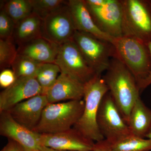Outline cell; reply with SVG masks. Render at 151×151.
I'll use <instances>...</instances> for the list:
<instances>
[{
	"label": "cell",
	"mask_w": 151,
	"mask_h": 151,
	"mask_svg": "<svg viewBox=\"0 0 151 151\" xmlns=\"http://www.w3.org/2000/svg\"><path fill=\"white\" fill-rule=\"evenodd\" d=\"M103 78L127 123L131 109L140 97V90L135 77L122 62L112 58Z\"/></svg>",
	"instance_id": "6da1fadb"
},
{
	"label": "cell",
	"mask_w": 151,
	"mask_h": 151,
	"mask_svg": "<svg viewBox=\"0 0 151 151\" xmlns=\"http://www.w3.org/2000/svg\"><path fill=\"white\" fill-rule=\"evenodd\" d=\"M109 89L101 75H95L84 84V111L73 128L93 142L105 139L97 123V115L102 99Z\"/></svg>",
	"instance_id": "7a4b0ae2"
},
{
	"label": "cell",
	"mask_w": 151,
	"mask_h": 151,
	"mask_svg": "<svg viewBox=\"0 0 151 151\" xmlns=\"http://www.w3.org/2000/svg\"><path fill=\"white\" fill-rule=\"evenodd\" d=\"M112 44L113 58L128 68L138 85L151 71V55L147 45L134 37L125 36L115 38Z\"/></svg>",
	"instance_id": "3957f363"
},
{
	"label": "cell",
	"mask_w": 151,
	"mask_h": 151,
	"mask_svg": "<svg viewBox=\"0 0 151 151\" xmlns=\"http://www.w3.org/2000/svg\"><path fill=\"white\" fill-rule=\"evenodd\" d=\"M84 100L48 104L44 109L37 126L33 131L40 134H52L72 129L84 111Z\"/></svg>",
	"instance_id": "277c9868"
},
{
	"label": "cell",
	"mask_w": 151,
	"mask_h": 151,
	"mask_svg": "<svg viewBox=\"0 0 151 151\" xmlns=\"http://www.w3.org/2000/svg\"><path fill=\"white\" fill-rule=\"evenodd\" d=\"M123 6V36L134 37L147 45L151 41L150 1L121 0Z\"/></svg>",
	"instance_id": "5b68a950"
},
{
	"label": "cell",
	"mask_w": 151,
	"mask_h": 151,
	"mask_svg": "<svg viewBox=\"0 0 151 151\" xmlns=\"http://www.w3.org/2000/svg\"><path fill=\"white\" fill-rule=\"evenodd\" d=\"M73 40L96 75H101L108 70L114 53L112 44L78 31Z\"/></svg>",
	"instance_id": "8992f818"
},
{
	"label": "cell",
	"mask_w": 151,
	"mask_h": 151,
	"mask_svg": "<svg viewBox=\"0 0 151 151\" xmlns=\"http://www.w3.org/2000/svg\"><path fill=\"white\" fill-rule=\"evenodd\" d=\"M97 27L114 38L123 36V6L121 0H84Z\"/></svg>",
	"instance_id": "52a82bcc"
},
{
	"label": "cell",
	"mask_w": 151,
	"mask_h": 151,
	"mask_svg": "<svg viewBox=\"0 0 151 151\" xmlns=\"http://www.w3.org/2000/svg\"><path fill=\"white\" fill-rule=\"evenodd\" d=\"M97 123L105 139L109 142L132 134L109 92L104 96L100 103Z\"/></svg>",
	"instance_id": "ba28073f"
},
{
	"label": "cell",
	"mask_w": 151,
	"mask_h": 151,
	"mask_svg": "<svg viewBox=\"0 0 151 151\" xmlns=\"http://www.w3.org/2000/svg\"><path fill=\"white\" fill-rule=\"evenodd\" d=\"M54 63L61 72L84 84L96 75L73 40L60 45Z\"/></svg>",
	"instance_id": "9c48e42d"
},
{
	"label": "cell",
	"mask_w": 151,
	"mask_h": 151,
	"mask_svg": "<svg viewBox=\"0 0 151 151\" xmlns=\"http://www.w3.org/2000/svg\"><path fill=\"white\" fill-rule=\"evenodd\" d=\"M42 35L58 45L73 40L76 30L67 4L42 20Z\"/></svg>",
	"instance_id": "30bf717a"
},
{
	"label": "cell",
	"mask_w": 151,
	"mask_h": 151,
	"mask_svg": "<svg viewBox=\"0 0 151 151\" xmlns=\"http://www.w3.org/2000/svg\"><path fill=\"white\" fill-rule=\"evenodd\" d=\"M42 147L63 151H92L94 143L74 128L52 134H40Z\"/></svg>",
	"instance_id": "8fae6325"
},
{
	"label": "cell",
	"mask_w": 151,
	"mask_h": 151,
	"mask_svg": "<svg viewBox=\"0 0 151 151\" xmlns=\"http://www.w3.org/2000/svg\"><path fill=\"white\" fill-rule=\"evenodd\" d=\"M0 134L19 144L24 151L40 150V134L16 122L8 112L1 113Z\"/></svg>",
	"instance_id": "7c38bea8"
},
{
	"label": "cell",
	"mask_w": 151,
	"mask_h": 151,
	"mask_svg": "<svg viewBox=\"0 0 151 151\" xmlns=\"http://www.w3.org/2000/svg\"><path fill=\"white\" fill-rule=\"evenodd\" d=\"M42 94L35 77L17 78L16 81L0 94V113L7 112L15 105L33 97Z\"/></svg>",
	"instance_id": "4fadbf2b"
},
{
	"label": "cell",
	"mask_w": 151,
	"mask_h": 151,
	"mask_svg": "<svg viewBox=\"0 0 151 151\" xmlns=\"http://www.w3.org/2000/svg\"><path fill=\"white\" fill-rule=\"evenodd\" d=\"M49 103L45 94H38L15 105L7 111L19 124L33 131L37 126Z\"/></svg>",
	"instance_id": "5bb4252c"
},
{
	"label": "cell",
	"mask_w": 151,
	"mask_h": 151,
	"mask_svg": "<svg viewBox=\"0 0 151 151\" xmlns=\"http://www.w3.org/2000/svg\"><path fill=\"white\" fill-rule=\"evenodd\" d=\"M45 95L49 104L83 100L84 84L65 73H60Z\"/></svg>",
	"instance_id": "9a60e30c"
},
{
	"label": "cell",
	"mask_w": 151,
	"mask_h": 151,
	"mask_svg": "<svg viewBox=\"0 0 151 151\" xmlns=\"http://www.w3.org/2000/svg\"><path fill=\"white\" fill-rule=\"evenodd\" d=\"M67 6L76 31L92 35L100 40L112 43L115 38L103 32L97 27L84 0H69L68 1Z\"/></svg>",
	"instance_id": "2e32d148"
},
{
	"label": "cell",
	"mask_w": 151,
	"mask_h": 151,
	"mask_svg": "<svg viewBox=\"0 0 151 151\" xmlns=\"http://www.w3.org/2000/svg\"><path fill=\"white\" fill-rule=\"evenodd\" d=\"M59 46L42 37L18 46V54L40 63H54Z\"/></svg>",
	"instance_id": "e0dca14e"
},
{
	"label": "cell",
	"mask_w": 151,
	"mask_h": 151,
	"mask_svg": "<svg viewBox=\"0 0 151 151\" xmlns=\"http://www.w3.org/2000/svg\"><path fill=\"white\" fill-rule=\"evenodd\" d=\"M127 124L132 134L145 138L148 133L151 127V110L140 97L131 109Z\"/></svg>",
	"instance_id": "ac0fdd59"
},
{
	"label": "cell",
	"mask_w": 151,
	"mask_h": 151,
	"mask_svg": "<svg viewBox=\"0 0 151 151\" xmlns=\"http://www.w3.org/2000/svg\"><path fill=\"white\" fill-rule=\"evenodd\" d=\"M42 20L33 12L15 25L13 35L14 42L18 46L42 35Z\"/></svg>",
	"instance_id": "d6986e66"
},
{
	"label": "cell",
	"mask_w": 151,
	"mask_h": 151,
	"mask_svg": "<svg viewBox=\"0 0 151 151\" xmlns=\"http://www.w3.org/2000/svg\"><path fill=\"white\" fill-rule=\"evenodd\" d=\"M106 141L114 151H151V139H145L132 134L111 142Z\"/></svg>",
	"instance_id": "ffe728a7"
},
{
	"label": "cell",
	"mask_w": 151,
	"mask_h": 151,
	"mask_svg": "<svg viewBox=\"0 0 151 151\" xmlns=\"http://www.w3.org/2000/svg\"><path fill=\"white\" fill-rule=\"evenodd\" d=\"M1 9L8 15L15 25L33 13L30 0L8 1L4 3Z\"/></svg>",
	"instance_id": "44dd1931"
},
{
	"label": "cell",
	"mask_w": 151,
	"mask_h": 151,
	"mask_svg": "<svg viewBox=\"0 0 151 151\" xmlns=\"http://www.w3.org/2000/svg\"><path fill=\"white\" fill-rule=\"evenodd\" d=\"M60 73V68L55 63H42L40 65L35 78L41 87L42 94L45 95L49 89L55 83Z\"/></svg>",
	"instance_id": "7402d4cb"
},
{
	"label": "cell",
	"mask_w": 151,
	"mask_h": 151,
	"mask_svg": "<svg viewBox=\"0 0 151 151\" xmlns=\"http://www.w3.org/2000/svg\"><path fill=\"white\" fill-rule=\"evenodd\" d=\"M42 64L27 57L18 54L12 68L17 78L35 77Z\"/></svg>",
	"instance_id": "603a6c76"
},
{
	"label": "cell",
	"mask_w": 151,
	"mask_h": 151,
	"mask_svg": "<svg viewBox=\"0 0 151 151\" xmlns=\"http://www.w3.org/2000/svg\"><path fill=\"white\" fill-rule=\"evenodd\" d=\"M34 13L42 20L66 5L68 1L63 0H30Z\"/></svg>",
	"instance_id": "cb8c5ba5"
},
{
	"label": "cell",
	"mask_w": 151,
	"mask_h": 151,
	"mask_svg": "<svg viewBox=\"0 0 151 151\" xmlns=\"http://www.w3.org/2000/svg\"><path fill=\"white\" fill-rule=\"evenodd\" d=\"M18 55L17 48L13 38L0 39V68L4 70L12 67Z\"/></svg>",
	"instance_id": "d4e9b609"
},
{
	"label": "cell",
	"mask_w": 151,
	"mask_h": 151,
	"mask_svg": "<svg viewBox=\"0 0 151 151\" xmlns=\"http://www.w3.org/2000/svg\"><path fill=\"white\" fill-rule=\"evenodd\" d=\"M15 24L8 15L3 10L0 12V39L12 38Z\"/></svg>",
	"instance_id": "484cf974"
},
{
	"label": "cell",
	"mask_w": 151,
	"mask_h": 151,
	"mask_svg": "<svg viewBox=\"0 0 151 151\" xmlns=\"http://www.w3.org/2000/svg\"><path fill=\"white\" fill-rule=\"evenodd\" d=\"M17 77L12 69L7 68L1 70L0 73V86L6 89L16 81Z\"/></svg>",
	"instance_id": "4316f807"
},
{
	"label": "cell",
	"mask_w": 151,
	"mask_h": 151,
	"mask_svg": "<svg viewBox=\"0 0 151 151\" xmlns=\"http://www.w3.org/2000/svg\"><path fill=\"white\" fill-rule=\"evenodd\" d=\"M92 151H114L105 139L94 143Z\"/></svg>",
	"instance_id": "83f0119b"
},
{
	"label": "cell",
	"mask_w": 151,
	"mask_h": 151,
	"mask_svg": "<svg viewBox=\"0 0 151 151\" xmlns=\"http://www.w3.org/2000/svg\"><path fill=\"white\" fill-rule=\"evenodd\" d=\"M150 2L151 5V1H150ZM148 47L151 55V41L148 44ZM150 84H151V71L147 77L138 84V86L140 90L142 91Z\"/></svg>",
	"instance_id": "f1b7e54d"
},
{
	"label": "cell",
	"mask_w": 151,
	"mask_h": 151,
	"mask_svg": "<svg viewBox=\"0 0 151 151\" xmlns=\"http://www.w3.org/2000/svg\"><path fill=\"white\" fill-rule=\"evenodd\" d=\"M7 151H24L23 148L16 142L9 139L7 145Z\"/></svg>",
	"instance_id": "f546056e"
},
{
	"label": "cell",
	"mask_w": 151,
	"mask_h": 151,
	"mask_svg": "<svg viewBox=\"0 0 151 151\" xmlns=\"http://www.w3.org/2000/svg\"><path fill=\"white\" fill-rule=\"evenodd\" d=\"M40 150L41 151H63L55 150H52V149L49 148L44 147H42Z\"/></svg>",
	"instance_id": "4dcf8cb0"
},
{
	"label": "cell",
	"mask_w": 151,
	"mask_h": 151,
	"mask_svg": "<svg viewBox=\"0 0 151 151\" xmlns=\"http://www.w3.org/2000/svg\"><path fill=\"white\" fill-rule=\"evenodd\" d=\"M146 137L147 138V139H151V127L148 133L147 134L146 136Z\"/></svg>",
	"instance_id": "1f68e13d"
},
{
	"label": "cell",
	"mask_w": 151,
	"mask_h": 151,
	"mask_svg": "<svg viewBox=\"0 0 151 151\" xmlns=\"http://www.w3.org/2000/svg\"><path fill=\"white\" fill-rule=\"evenodd\" d=\"M7 146L6 145L5 147H4L3 148L2 150L1 151H7Z\"/></svg>",
	"instance_id": "d6a6232c"
},
{
	"label": "cell",
	"mask_w": 151,
	"mask_h": 151,
	"mask_svg": "<svg viewBox=\"0 0 151 151\" xmlns=\"http://www.w3.org/2000/svg\"><path fill=\"white\" fill-rule=\"evenodd\" d=\"M41 151V150H39V151Z\"/></svg>",
	"instance_id": "836d02e7"
}]
</instances>
